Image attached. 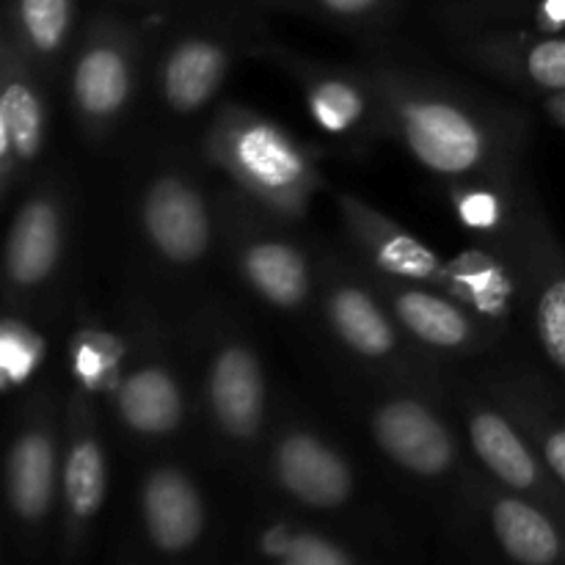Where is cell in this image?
<instances>
[{"label": "cell", "instance_id": "1", "mask_svg": "<svg viewBox=\"0 0 565 565\" xmlns=\"http://www.w3.org/2000/svg\"><path fill=\"white\" fill-rule=\"evenodd\" d=\"M370 86L381 121L419 166L447 180H505L516 154L511 116L406 72H373Z\"/></svg>", "mask_w": 565, "mask_h": 565}, {"label": "cell", "instance_id": "2", "mask_svg": "<svg viewBox=\"0 0 565 565\" xmlns=\"http://www.w3.org/2000/svg\"><path fill=\"white\" fill-rule=\"evenodd\" d=\"M204 158L241 193L285 221L303 218L323 191L318 160L285 127L235 103L221 105L204 136Z\"/></svg>", "mask_w": 565, "mask_h": 565}, {"label": "cell", "instance_id": "3", "mask_svg": "<svg viewBox=\"0 0 565 565\" xmlns=\"http://www.w3.org/2000/svg\"><path fill=\"white\" fill-rule=\"evenodd\" d=\"M136 33L116 22H97L72 61V108L86 136H105L119 125L138 86Z\"/></svg>", "mask_w": 565, "mask_h": 565}, {"label": "cell", "instance_id": "4", "mask_svg": "<svg viewBox=\"0 0 565 565\" xmlns=\"http://www.w3.org/2000/svg\"><path fill=\"white\" fill-rule=\"evenodd\" d=\"M370 434L392 463L417 478H445L458 447L445 419L417 397H390L370 412Z\"/></svg>", "mask_w": 565, "mask_h": 565}, {"label": "cell", "instance_id": "5", "mask_svg": "<svg viewBox=\"0 0 565 565\" xmlns=\"http://www.w3.org/2000/svg\"><path fill=\"white\" fill-rule=\"evenodd\" d=\"M334 199L348 232H351L353 241L367 254V259L381 276L447 292V287H450V265L434 248L425 246L419 237H414L412 232L397 226L395 221L381 215L379 210L364 204L353 193L337 191Z\"/></svg>", "mask_w": 565, "mask_h": 565}, {"label": "cell", "instance_id": "6", "mask_svg": "<svg viewBox=\"0 0 565 565\" xmlns=\"http://www.w3.org/2000/svg\"><path fill=\"white\" fill-rule=\"evenodd\" d=\"M149 246L171 265H196L207 257L213 221L202 191L182 174H160L141 202Z\"/></svg>", "mask_w": 565, "mask_h": 565}, {"label": "cell", "instance_id": "7", "mask_svg": "<svg viewBox=\"0 0 565 565\" xmlns=\"http://www.w3.org/2000/svg\"><path fill=\"white\" fill-rule=\"evenodd\" d=\"M0 193L3 199L11 193L17 171L31 166L44 147L47 132V108H44L39 72L31 61L3 36L0 47Z\"/></svg>", "mask_w": 565, "mask_h": 565}, {"label": "cell", "instance_id": "8", "mask_svg": "<svg viewBox=\"0 0 565 565\" xmlns=\"http://www.w3.org/2000/svg\"><path fill=\"white\" fill-rule=\"evenodd\" d=\"M467 430L475 456L505 489L563 505L561 497L565 489L555 478H546L550 469L533 450L519 423L489 403H472L467 414Z\"/></svg>", "mask_w": 565, "mask_h": 565}, {"label": "cell", "instance_id": "9", "mask_svg": "<svg viewBox=\"0 0 565 565\" xmlns=\"http://www.w3.org/2000/svg\"><path fill=\"white\" fill-rule=\"evenodd\" d=\"M270 467L276 483L292 500L315 511H337L353 497V469L312 430H285L276 439Z\"/></svg>", "mask_w": 565, "mask_h": 565}, {"label": "cell", "instance_id": "10", "mask_svg": "<svg viewBox=\"0 0 565 565\" xmlns=\"http://www.w3.org/2000/svg\"><path fill=\"white\" fill-rule=\"evenodd\" d=\"M263 364L246 342H221L210 359L207 403L213 423L226 439L248 445L259 436L265 423Z\"/></svg>", "mask_w": 565, "mask_h": 565}, {"label": "cell", "instance_id": "11", "mask_svg": "<svg viewBox=\"0 0 565 565\" xmlns=\"http://www.w3.org/2000/svg\"><path fill=\"white\" fill-rule=\"evenodd\" d=\"M58 483V447L47 414L36 412L20 425L6 458V500L11 519L22 530H39L47 522Z\"/></svg>", "mask_w": 565, "mask_h": 565}, {"label": "cell", "instance_id": "12", "mask_svg": "<svg viewBox=\"0 0 565 565\" xmlns=\"http://www.w3.org/2000/svg\"><path fill=\"white\" fill-rule=\"evenodd\" d=\"M66 221L58 196L39 191L14 213L3 254L6 287L14 296L39 290L55 274L64 254Z\"/></svg>", "mask_w": 565, "mask_h": 565}, {"label": "cell", "instance_id": "13", "mask_svg": "<svg viewBox=\"0 0 565 565\" xmlns=\"http://www.w3.org/2000/svg\"><path fill=\"white\" fill-rule=\"evenodd\" d=\"M108 491V463L97 436L92 406L77 395L72 403L70 439L61 463V494H64V546H77L97 519Z\"/></svg>", "mask_w": 565, "mask_h": 565}, {"label": "cell", "instance_id": "14", "mask_svg": "<svg viewBox=\"0 0 565 565\" xmlns=\"http://www.w3.org/2000/svg\"><path fill=\"white\" fill-rule=\"evenodd\" d=\"M232 66V50L218 36L185 33L166 47L158 88L166 108L180 116L199 114L218 97Z\"/></svg>", "mask_w": 565, "mask_h": 565}, {"label": "cell", "instance_id": "15", "mask_svg": "<svg viewBox=\"0 0 565 565\" xmlns=\"http://www.w3.org/2000/svg\"><path fill=\"white\" fill-rule=\"evenodd\" d=\"M323 312L337 340L364 362H392L401 356L403 340L397 320L386 315L379 298L342 274L326 276Z\"/></svg>", "mask_w": 565, "mask_h": 565}, {"label": "cell", "instance_id": "16", "mask_svg": "<svg viewBox=\"0 0 565 565\" xmlns=\"http://www.w3.org/2000/svg\"><path fill=\"white\" fill-rule=\"evenodd\" d=\"M384 298L397 326L423 345L439 351H472L480 342L483 320L447 292L384 276Z\"/></svg>", "mask_w": 565, "mask_h": 565}, {"label": "cell", "instance_id": "17", "mask_svg": "<svg viewBox=\"0 0 565 565\" xmlns=\"http://www.w3.org/2000/svg\"><path fill=\"white\" fill-rule=\"evenodd\" d=\"M141 516L149 544L163 555L193 550L204 533V500L191 478L177 467H158L141 489Z\"/></svg>", "mask_w": 565, "mask_h": 565}, {"label": "cell", "instance_id": "18", "mask_svg": "<svg viewBox=\"0 0 565 565\" xmlns=\"http://www.w3.org/2000/svg\"><path fill=\"white\" fill-rule=\"evenodd\" d=\"M243 281L276 309H301L312 292V270L301 248L268 232H246L235 246Z\"/></svg>", "mask_w": 565, "mask_h": 565}, {"label": "cell", "instance_id": "19", "mask_svg": "<svg viewBox=\"0 0 565 565\" xmlns=\"http://www.w3.org/2000/svg\"><path fill=\"white\" fill-rule=\"evenodd\" d=\"M116 412L132 434L166 439L180 430L185 417L180 381L166 364H141L116 384Z\"/></svg>", "mask_w": 565, "mask_h": 565}, {"label": "cell", "instance_id": "20", "mask_svg": "<svg viewBox=\"0 0 565 565\" xmlns=\"http://www.w3.org/2000/svg\"><path fill=\"white\" fill-rule=\"evenodd\" d=\"M491 533L511 561L555 565L565 561V530L522 494H494L489 505Z\"/></svg>", "mask_w": 565, "mask_h": 565}, {"label": "cell", "instance_id": "21", "mask_svg": "<svg viewBox=\"0 0 565 565\" xmlns=\"http://www.w3.org/2000/svg\"><path fill=\"white\" fill-rule=\"evenodd\" d=\"M290 66L301 83L307 110L315 125L323 127L326 132H334V136H351L367 125L370 110H375V92L370 81L362 83L348 72L323 70V66Z\"/></svg>", "mask_w": 565, "mask_h": 565}, {"label": "cell", "instance_id": "22", "mask_svg": "<svg viewBox=\"0 0 565 565\" xmlns=\"http://www.w3.org/2000/svg\"><path fill=\"white\" fill-rule=\"evenodd\" d=\"M75 0H11L9 28L3 36L31 61L36 72L47 70L72 36Z\"/></svg>", "mask_w": 565, "mask_h": 565}, {"label": "cell", "instance_id": "23", "mask_svg": "<svg viewBox=\"0 0 565 565\" xmlns=\"http://www.w3.org/2000/svg\"><path fill=\"white\" fill-rule=\"evenodd\" d=\"M450 265V287L447 296L472 309L480 320L502 323L511 315L513 276L494 254L483 248H469L447 259Z\"/></svg>", "mask_w": 565, "mask_h": 565}, {"label": "cell", "instance_id": "24", "mask_svg": "<svg viewBox=\"0 0 565 565\" xmlns=\"http://www.w3.org/2000/svg\"><path fill=\"white\" fill-rule=\"evenodd\" d=\"M533 257L535 337L552 367L565 379V254L544 237Z\"/></svg>", "mask_w": 565, "mask_h": 565}, {"label": "cell", "instance_id": "25", "mask_svg": "<svg viewBox=\"0 0 565 565\" xmlns=\"http://www.w3.org/2000/svg\"><path fill=\"white\" fill-rule=\"evenodd\" d=\"M475 55L483 61L486 66L494 70H508L530 86L541 88V92L561 94L565 92V39L563 36H546L539 42L522 44V47H475Z\"/></svg>", "mask_w": 565, "mask_h": 565}, {"label": "cell", "instance_id": "26", "mask_svg": "<svg viewBox=\"0 0 565 565\" xmlns=\"http://www.w3.org/2000/svg\"><path fill=\"white\" fill-rule=\"evenodd\" d=\"M268 555L287 565H351L356 557L334 541L318 533H292L287 527L270 530L263 539Z\"/></svg>", "mask_w": 565, "mask_h": 565}, {"label": "cell", "instance_id": "27", "mask_svg": "<svg viewBox=\"0 0 565 565\" xmlns=\"http://www.w3.org/2000/svg\"><path fill=\"white\" fill-rule=\"evenodd\" d=\"M119 367V345L99 331H83L72 348V373L86 392H103L114 384Z\"/></svg>", "mask_w": 565, "mask_h": 565}, {"label": "cell", "instance_id": "28", "mask_svg": "<svg viewBox=\"0 0 565 565\" xmlns=\"http://www.w3.org/2000/svg\"><path fill=\"white\" fill-rule=\"evenodd\" d=\"M511 406L519 428L527 434L530 441H535L541 461L546 463L552 478L565 489V423L546 417V414L541 412V408H535L527 397L511 401Z\"/></svg>", "mask_w": 565, "mask_h": 565}, {"label": "cell", "instance_id": "29", "mask_svg": "<svg viewBox=\"0 0 565 565\" xmlns=\"http://www.w3.org/2000/svg\"><path fill=\"white\" fill-rule=\"evenodd\" d=\"M44 356V342L33 334L20 320H6L3 337H0V370H3V386L22 384Z\"/></svg>", "mask_w": 565, "mask_h": 565}, {"label": "cell", "instance_id": "30", "mask_svg": "<svg viewBox=\"0 0 565 565\" xmlns=\"http://www.w3.org/2000/svg\"><path fill=\"white\" fill-rule=\"evenodd\" d=\"M452 204L461 224L472 232H494L505 221V196L491 180L467 182L452 191Z\"/></svg>", "mask_w": 565, "mask_h": 565}, {"label": "cell", "instance_id": "31", "mask_svg": "<svg viewBox=\"0 0 565 565\" xmlns=\"http://www.w3.org/2000/svg\"><path fill=\"white\" fill-rule=\"evenodd\" d=\"M315 9L323 11V14L337 17V20L348 22H362L379 17V11L384 9L386 0H307Z\"/></svg>", "mask_w": 565, "mask_h": 565}, {"label": "cell", "instance_id": "32", "mask_svg": "<svg viewBox=\"0 0 565 565\" xmlns=\"http://www.w3.org/2000/svg\"><path fill=\"white\" fill-rule=\"evenodd\" d=\"M546 114H550L557 125L565 127V92L550 94V99H546Z\"/></svg>", "mask_w": 565, "mask_h": 565}, {"label": "cell", "instance_id": "33", "mask_svg": "<svg viewBox=\"0 0 565 565\" xmlns=\"http://www.w3.org/2000/svg\"><path fill=\"white\" fill-rule=\"evenodd\" d=\"M544 11L552 20V25H561V22H565V0H546Z\"/></svg>", "mask_w": 565, "mask_h": 565}, {"label": "cell", "instance_id": "34", "mask_svg": "<svg viewBox=\"0 0 565 565\" xmlns=\"http://www.w3.org/2000/svg\"><path fill=\"white\" fill-rule=\"evenodd\" d=\"M563 530H565V516H563Z\"/></svg>", "mask_w": 565, "mask_h": 565}]
</instances>
